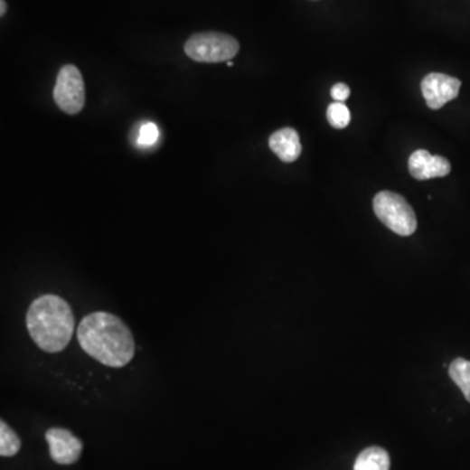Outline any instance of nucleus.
<instances>
[{
	"label": "nucleus",
	"instance_id": "obj_8",
	"mask_svg": "<svg viewBox=\"0 0 470 470\" xmlns=\"http://www.w3.org/2000/svg\"><path fill=\"white\" fill-rule=\"evenodd\" d=\"M409 172L418 181L442 178L451 173V164L442 155H433L425 149H418L409 157Z\"/></svg>",
	"mask_w": 470,
	"mask_h": 470
},
{
	"label": "nucleus",
	"instance_id": "obj_5",
	"mask_svg": "<svg viewBox=\"0 0 470 470\" xmlns=\"http://www.w3.org/2000/svg\"><path fill=\"white\" fill-rule=\"evenodd\" d=\"M54 99L58 108L70 116H75L84 108L85 84L78 67L67 64L59 70Z\"/></svg>",
	"mask_w": 470,
	"mask_h": 470
},
{
	"label": "nucleus",
	"instance_id": "obj_12",
	"mask_svg": "<svg viewBox=\"0 0 470 470\" xmlns=\"http://www.w3.org/2000/svg\"><path fill=\"white\" fill-rule=\"evenodd\" d=\"M22 448V440L5 421L0 422V455L12 457Z\"/></svg>",
	"mask_w": 470,
	"mask_h": 470
},
{
	"label": "nucleus",
	"instance_id": "obj_7",
	"mask_svg": "<svg viewBox=\"0 0 470 470\" xmlns=\"http://www.w3.org/2000/svg\"><path fill=\"white\" fill-rule=\"evenodd\" d=\"M50 456L61 465L75 464L81 456L82 443L66 428H52L45 434Z\"/></svg>",
	"mask_w": 470,
	"mask_h": 470
},
{
	"label": "nucleus",
	"instance_id": "obj_16",
	"mask_svg": "<svg viewBox=\"0 0 470 470\" xmlns=\"http://www.w3.org/2000/svg\"><path fill=\"white\" fill-rule=\"evenodd\" d=\"M5 11H7V5H5V0H0V14L5 16Z\"/></svg>",
	"mask_w": 470,
	"mask_h": 470
},
{
	"label": "nucleus",
	"instance_id": "obj_14",
	"mask_svg": "<svg viewBox=\"0 0 470 470\" xmlns=\"http://www.w3.org/2000/svg\"><path fill=\"white\" fill-rule=\"evenodd\" d=\"M158 135H160V132H158L157 126L155 123H144L140 128L137 143L141 146H153L157 141Z\"/></svg>",
	"mask_w": 470,
	"mask_h": 470
},
{
	"label": "nucleus",
	"instance_id": "obj_9",
	"mask_svg": "<svg viewBox=\"0 0 470 470\" xmlns=\"http://www.w3.org/2000/svg\"><path fill=\"white\" fill-rule=\"evenodd\" d=\"M269 148L284 163H294L302 152L298 132L289 127L276 131L269 137Z\"/></svg>",
	"mask_w": 470,
	"mask_h": 470
},
{
	"label": "nucleus",
	"instance_id": "obj_15",
	"mask_svg": "<svg viewBox=\"0 0 470 470\" xmlns=\"http://www.w3.org/2000/svg\"><path fill=\"white\" fill-rule=\"evenodd\" d=\"M331 96L336 102H345L346 99H349V96H351V89H349L348 85L343 84V82H337V84L332 88Z\"/></svg>",
	"mask_w": 470,
	"mask_h": 470
},
{
	"label": "nucleus",
	"instance_id": "obj_6",
	"mask_svg": "<svg viewBox=\"0 0 470 470\" xmlns=\"http://www.w3.org/2000/svg\"><path fill=\"white\" fill-rule=\"evenodd\" d=\"M461 81L445 73H428L422 80L421 89L426 104L433 110H439L443 106L456 99L460 92Z\"/></svg>",
	"mask_w": 470,
	"mask_h": 470
},
{
	"label": "nucleus",
	"instance_id": "obj_1",
	"mask_svg": "<svg viewBox=\"0 0 470 470\" xmlns=\"http://www.w3.org/2000/svg\"><path fill=\"white\" fill-rule=\"evenodd\" d=\"M78 341L89 357L114 369L127 366L135 355V340L127 324L104 311L89 314L81 320Z\"/></svg>",
	"mask_w": 470,
	"mask_h": 470
},
{
	"label": "nucleus",
	"instance_id": "obj_2",
	"mask_svg": "<svg viewBox=\"0 0 470 470\" xmlns=\"http://www.w3.org/2000/svg\"><path fill=\"white\" fill-rule=\"evenodd\" d=\"M26 328L32 340L43 352L64 351L75 331V315L66 299L45 294L34 299L26 313Z\"/></svg>",
	"mask_w": 470,
	"mask_h": 470
},
{
	"label": "nucleus",
	"instance_id": "obj_17",
	"mask_svg": "<svg viewBox=\"0 0 470 470\" xmlns=\"http://www.w3.org/2000/svg\"><path fill=\"white\" fill-rule=\"evenodd\" d=\"M226 64H228L229 67H233V61H226Z\"/></svg>",
	"mask_w": 470,
	"mask_h": 470
},
{
	"label": "nucleus",
	"instance_id": "obj_3",
	"mask_svg": "<svg viewBox=\"0 0 470 470\" xmlns=\"http://www.w3.org/2000/svg\"><path fill=\"white\" fill-rule=\"evenodd\" d=\"M374 212L393 233L409 237L417 230V217L409 202L401 195L381 191L374 198Z\"/></svg>",
	"mask_w": 470,
	"mask_h": 470
},
{
	"label": "nucleus",
	"instance_id": "obj_4",
	"mask_svg": "<svg viewBox=\"0 0 470 470\" xmlns=\"http://www.w3.org/2000/svg\"><path fill=\"white\" fill-rule=\"evenodd\" d=\"M184 52L199 63H221L231 61L240 52V43L229 34L208 32L188 38Z\"/></svg>",
	"mask_w": 470,
	"mask_h": 470
},
{
	"label": "nucleus",
	"instance_id": "obj_13",
	"mask_svg": "<svg viewBox=\"0 0 470 470\" xmlns=\"http://www.w3.org/2000/svg\"><path fill=\"white\" fill-rule=\"evenodd\" d=\"M327 118L332 127L343 129L351 123V110L343 102H334L328 106Z\"/></svg>",
	"mask_w": 470,
	"mask_h": 470
},
{
	"label": "nucleus",
	"instance_id": "obj_11",
	"mask_svg": "<svg viewBox=\"0 0 470 470\" xmlns=\"http://www.w3.org/2000/svg\"><path fill=\"white\" fill-rule=\"evenodd\" d=\"M448 374L460 388L464 398L470 402V362L464 358H456L449 364Z\"/></svg>",
	"mask_w": 470,
	"mask_h": 470
},
{
	"label": "nucleus",
	"instance_id": "obj_10",
	"mask_svg": "<svg viewBox=\"0 0 470 470\" xmlns=\"http://www.w3.org/2000/svg\"><path fill=\"white\" fill-rule=\"evenodd\" d=\"M390 455L381 446H370L358 455L354 470H390Z\"/></svg>",
	"mask_w": 470,
	"mask_h": 470
}]
</instances>
